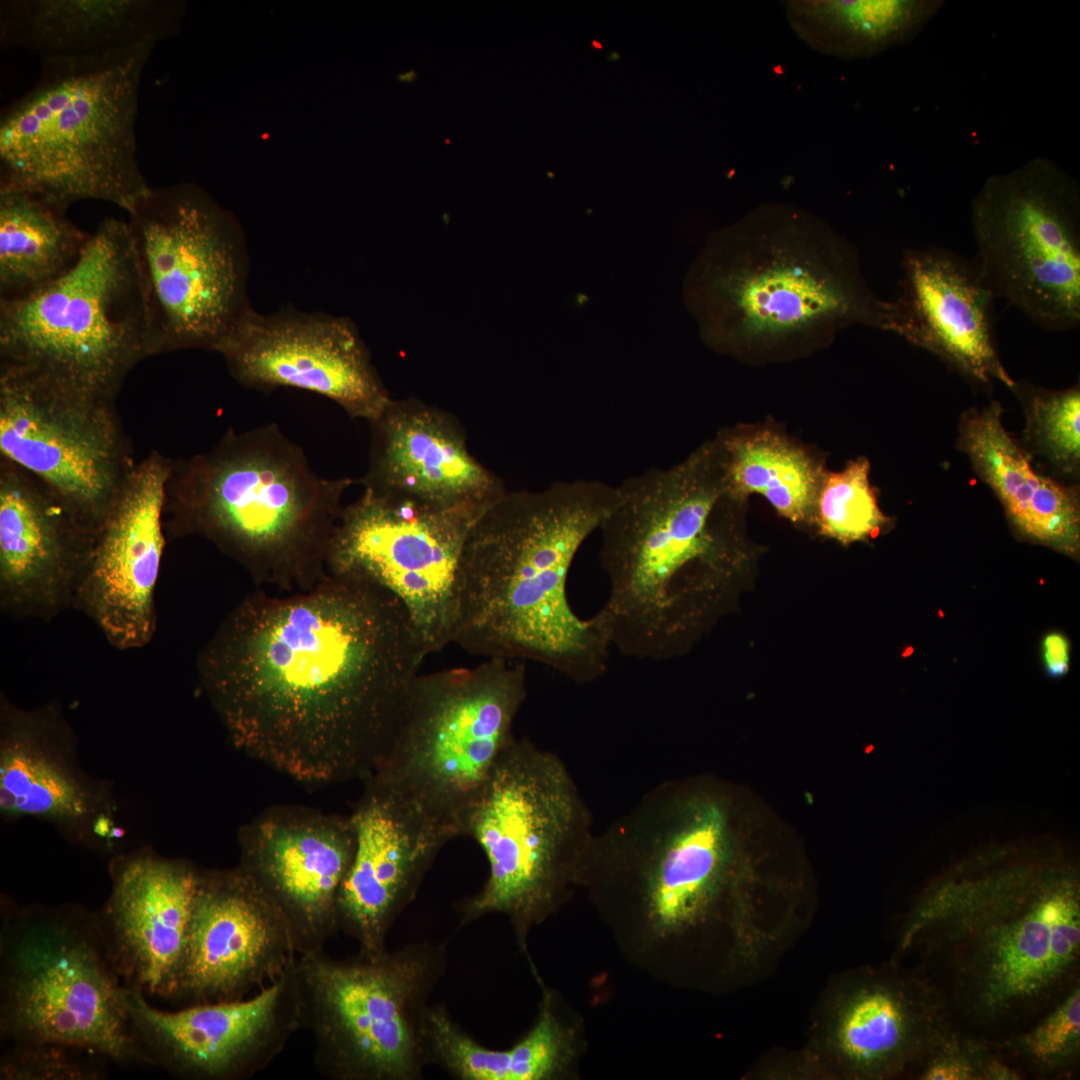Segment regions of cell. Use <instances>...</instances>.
Returning <instances> with one entry per match:
<instances>
[{
  "instance_id": "1",
  "label": "cell",
  "mask_w": 1080,
  "mask_h": 1080,
  "mask_svg": "<svg viewBox=\"0 0 1080 1080\" xmlns=\"http://www.w3.org/2000/svg\"><path fill=\"white\" fill-rule=\"evenodd\" d=\"M426 655L395 595L329 573L307 588L246 597L197 669L238 749L325 783L372 774Z\"/></svg>"
},
{
  "instance_id": "2",
  "label": "cell",
  "mask_w": 1080,
  "mask_h": 1080,
  "mask_svg": "<svg viewBox=\"0 0 1080 1080\" xmlns=\"http://www.w3.org/2000/svg\"><path fill=\"white\" fill-rule=\"evenodd\" d=\"M899 950L915 953L914 969L942 993L953 1019L1020 1033L1078 985L1076 873L1024 864L944 884L908 914Z\"/></svg>"
},
{
  "instance_id": "3",
  "label": "cell",
  "mask_w": 1080,
  "mask_h": 1080,
  "mask_svg": "<svg viewBox=\"0 0 1080 1080\" xmlns=\"http://www.w3.org/2000/svg\"><path fill=\"white\" fill-rule=\"evenodd\" d=\"M599 480L505 492L472 524L458 563L452 643L487 659L530 660L577 684L607 669L593 617L567 597L573 560L619 502Z\"/></svg>"
},
{
  "instance_id": "4",
  "label": "cell",
  "mask_w": 1080,
  "mask_h": 1080,
  "mask_svg": "<svg viewBox=\"0 0 1080 1080\" xmlns=\"http://www.w3.org/2000/svg\"><path fill=\"white\" fill-rule=\"evenodd\" d=\"M682 292L702 341L745 361L812 352L846 328L881 323L883 300L855 245L819 216L779 202L711 233Z\"/></svg>"
},
{
  "instance_id": "5",
  "label": "cell",
  "mask_w": 1080,
  "mask_h": 1080,
  "mask_svg": "<svg viewBox=\"0 0 1080 1080\" xmlns=\"http://www.w3.org/2000/svg\"><path fill=\"white\" fill-rule=\"evenodd\" d=\"M601 528L609 595L593 616L610 647L666 661L690 643L740 563L721 455L708 441L669 468L617 485Z\"/></svg>"
},
{
  "instance_id": "6",
  "label": "cell",
  "mask_w": 1080,
  "mask_h": 1080,
  "mask_svg": "<svg viewBox=\"0 0 1080 1080\" xmlns=\"http://www.w3.org/2000/svg\"><path fill=\"white\" fill-rule=\"evenodd\" d=\"M355 482L318 475L276 423L230 429L210 450L172 461L168 529L203 536L259 583L307 588L329 574L342 498Z\"/></svg>"
},
{
  "instance_id": "7",
  "label": "cell",
  "mask_w": 1080,
  "mask_h": 1080,
  "mask_svg": "<svg viewBox=\"0 0 1080 1080\" xmlns=\"http://www.w3.org/2000/svg\"><path fill=\"white\" fill-rule=\"evenodd\" d=\"M709 785L668 781L595 834L586 867L622 884L657 932L692 929L722 910L743 962L763 963L783 945L785 912L752 898L736 847L731 807Z\"/></svg>"
},
{
  "instance_id": "8",
  "label": "cell",
  "mask_w": 1080,
  "mask_h": 1080,
  "mask_svg": "<svg viewBox=\"0 0 1080 1080\" xmlns=\"http://www.w3.org/2000/svg\"><path fill=\"white\" fill-rule=\"evenodd\" d=\"M154 48L88 68H48L0 120V192L67 211L111 203L128 215L146 197L137 160L139 89Z\"/></svg>"
},
{
  "instance_id": "9",
  "label": "cell",
  "mask_w": 1080,
  "mask_h": 1080,
  "mask_svg": "<svg viewBox=\"0 0 1080 1080\" xmlns=\"http://www.w3.org/2000/svg\"><path fill=\"white\" fill-rule=\"evenodd\" d=\"M152 355L148 300L126 221L104 218L60 278L0 301V365L115 400L129 372Z\"/></svg>"
},
{
  "instance_id": "10",
  "label": "cell",
  "mask_w": 1080,
  "mask_h": 1080,
  "mask_svg": "<svg viewBox=\"0 0 1080 1080\" xmlns=\"http://www.w3.org/2000/svg\"><path fill=\"white\" fill-rule=\"evenodd\" d=\"M97 913L75 904L5 912L0 1031L13 1044L61 1043L145 1063Z\"/></svg>"
},
{
  "instance_id": "11",
  "label": "cell",
  "mask_w": 1080,
  "mask_h": 1080,
  "mask_svg": "<svg viewBox=\"0 0 1080 1080\" xmlns=\"http://www.w3.org/2000/svg\"><path fill=\"white\" fill-rule=\"evenodd\" d=\"M594 835L563 761L515 737L464 820L462 836L480 846L489 874L461 905L462 922L500 913L521 933L583 876Z\"/></svg>"
},
{
  "instance_id": "12",
  "label": "cell",
  "mask_w": 1080,
  "mask_h": 1080,
  "mask_svg": "<svg viewBox=\"0 0 1080 1080\" xmlns=\"http://www.w3.org/2000/svg\"><path fill=\"white\" fill-rule=\"evenodd\" d=\"M446 948L420 942L377 955L333 959L324 950L295 963L301 1028L314 1064L330 1080H417L429 1062L427 998Z\"/></svg>"
},
{
  "instance_id": "13",
  "label": "cell",
  "mask_w": 1080,
  "mask_h": 1080,
  "mask_svg": "<svg viewBox=\"0 0 1080 1080\" xmlns=\"http://www.w3.org/2000/svg\"><path fill=\"white\" fill-rule=\"evenodd\" d=\"M487 659L418 674L370 777L420 802L462 836L526 697L525 666ZM369 777V776H368Z\"/></svg>"
},
{
  "instance_id": "14",
  "label": "cell",
  "mask_w": 1080,
  "mask_h": 1080,
  "mask_svg": "<svg viewBox=\"0 0 1080 1080\" xmlns=\"http://www.w3.org/2000/svg\"><path fill=\"white\" fill-rule=\"evenodd\" d=\"M144 280L155 354L216 352L251 308L244 236L204 191L151 188L129 215Z\"/></svg>"
},
{
  "instance_id": "15",
  "label": "cell",
  "mask_w": 1080,
  "mask_h": 1080,
  "mask_svg": "<svg viewBox=\"0 0 1080 1080\" xmlns=\"http://www.w3.org/2000/svg\"><path fill=\"white\" fill-rule=\"evenodd\" d=\"M976 263L996 297L1052 331L1080 324V185L1053 160L990 175L971 202Z\"/></svg>"
},
{
  "instance_id": "16",
  "label": "cell",
  "mask_w": 1080,
  "mask_h": 1080,
  "mask_svg": "<svg viewBox=\"0 0 1080 1080\" xmlns=\"http://www.w3.org/2000/svg\"><path fill=\"white\" fill-rule=\"evenodd\" d=\"M0 452L96 530L134 469L114 400L0 365Z\"/></svg>"
},
{
  "instance_id": "17",
  "label": "cell",
  "mask_w": 1080,
  "mask_h": 1080,
  "mask_svg": "<svg viewBox=\"0 0 1080 1080\" xmlns=\"http://www.w3.org/2000/svg\"><path fill=\"white\" fill-rule=\"evenodd\" d=\"M485 509H440L364 488L345 505L329 573L376 583L397 597L427 654L452 643L458 563Z\"/></svg>"
},
{
  "instance_id": "18",
  "label": "cell",
  "mask_w": 1080,
  "mask_h": 1080,
  "mask_svg": "<svg viewBox=\"0 0 1080 1080\" xmlns=\"http://www.w3.org/2000/svg\"><path fill=\"white\" fill-rule=\"evenodd\" d=\"M953 1020L942 993L915 969L863 967L825 991L802 1054L813 1075L891 1079L921 1067Z\"/></svg>"
},
{
  "instance_id": "19",
  "label": "cell",
  "mask_w": 1080,
  "mask_h": 1080,
  "mask_svg": "<svg viewBox=\"0 0 1080 1080\" xmlns=\"http://www.w3.org/2000/svg\"><path fill=\"white\" fill-rule=\"evenodd\" d=\"M216 352L223 356L230 375L245 387L313 392L368 423L392 399L348 317L293 307L263 314L251 307Z\"/></svg>"
},
{
  "instance_id": "20",
  "label": "cell",
  "mask_w": 1080,
  "mask_h": 1080,
  "mask_svg": "<svg viewBox=\"0 0 1080 1080\" xmlns=\"http://www.w3.org/2000/svg\"><path fill=\"white\" fill-rule=\"evenodd\" d=\"M295 963L253 997L177 1011L155 1008L127 988L145 1063L188 1080H247L262 1071L301 1028Z\"/></svg>"
},
{
  "instance_id": "21",
  "label": "cell",
  "mask_w": 1080,
  "mask_h": 1080,
  "mask_svg": "<svg viewBox=\"0 0 1080 1080\" xmlns=\"http://www.w3.org/2000/svg\"><path fill=\"white\" fill-rule=\"evenodd\" d=\"M290 926L240 867L200 870L171 1000L187 1006L244 999L297 960Z\"/></svg>"
},
{
  "instance_id": "22",
  "label": "cell",
  "mask_w": 1080,
  "mask_h": 1080,
  "mask_svg": "<svg viewBox=\"0 0 1080 1080\" xmlns=\"http://www.w3.org/2000/svg\"><path fill=\"white\" fill-rule=\"evenodd\" d=\"M172 460L136 463L94 531L73 606L117 649L140 648L155 633L154 592L165 546L166 485Z\"/></svg>"
},
{
  "instance_id": "23",
  "label": "cell",
  "mask_w": 1080,
  "mask_h": 1080,
  "mask_svg": "<svg viewBox=\"0 0 1080 1080\" xmlns=\"http://www.w3.org/2000/svg\"><path fill=\"white\" fill-rule=\"evenodd\" d=\"M77 736L57 704L23 709L0 702V813L33 818L89 847L111 845L117 804L107 781L81 766Z\"/></svg>"
},
{
  "instance_id": "24",
  "label": "cell",
  "mask_w": 1080,
  "mask_h": 1080,
  "mask_svg": "<svg viewBox=\"0 0 1080 1080\" xmlns=\"http://www.w3.org/2000/svg\"><path fill=\"white\" fill-rule=\"evenodd\" d=\"M350 816L355 851L337 897L339 929L359 952L386 950V936L457 830L420 802L372 777Z\"/></svg>"
},
{
  "instance_id": "25",
  "label": "cell",
  "mask_w": 1080,
  "mask_h": 1080,
  "mask_svg": "<svg viewBox=\"0 0 1080 1080\" xmlns=\"http://www.w3.org/2000/svg\"><path fill=\"white\" fill-rule=\"evenodd\" d=\"M355 851L349 818L272 812L241 837L240 867L286 918L298 956L324 950L339 929L337 897Z\"/></svg>"
},
{
  "instance_id": "26",
  "label": "cell",
  "mask_w": 1080,
  "mask_h": 1080,
  "mask_svg": "<svg viewBox=\"0 0 1080 1080\" xmlns=\"http://www.w3.org/2000/svg\"><path fill=\"white\" fill-rule=\"evenodd\" d=\"M899 292L882 301L880 330L925 349L983 384L1014 389L993 334V289L975 260L951 250L907 249Z\"/></svg>"
},
{
  "instance_id": "27",
  "label": "cell",
  "mask_w": 1080,
  "mask_h": 1080,
  "mask_svg": "<svg viewBox=\"0 0 1080 1080\" xmlns=\"http://www.w3.org/2000/svg\"><path fill=\"white\" fill-rule=\"evenodd\" d=\"M199 869L152 850L110 864L111 892L98 919L126 988L172 999L184 956Z\"/></svg>"
},
{
  "instance_id": "28",
  "label": "cell",
  "mask_w": 1080,
  "mask_h": 1080,
  "mask_svg": "<svg viewBox=\"0 0 1080 1080\" xmlns=\"http://www.w3.org/2000/svg\"><path fill=\"white\" fill-rule=\"evenodd\" d=\"M94 531L38 479L1 458V609L51 619L73 606Z\"/></svg>"
},
{
  "instance_id": "29",
  "label": "cell",
  "mask_w": 1080,
  "mask_h": 1080,
  "mask_svg": "<svg viewBox=\"0 0 1080 1080\" xmlns=\"http://www.w3.org/2000/svg\"><path fill=\"white\" fill-rule=\"evenodd\" d=\"M369 425L364 488L440 509H486L506 492L469 451L461 425L435 406L391 399Z\"/></svg>"
},
{
  "instance_id": "30",
  "label": "cell",
  "mask_w": 1080,
  "mask_h": 1080,
  "mask_svg": "<svg viewBox=\"0 0 1080 1080\" xmlns=\"http://www.w3.org/2000/svg\"><path fill=\"white\" fill-rule=\"evenodd\" d=\"M181 12L167 0H2L0 43L37 55L42 67L88 68L154 48Z\"/></svg>"
},
{
  "instance_id": "31",
  "label": "cell",
  "mask_w": 1080,
  "mask_h": 1080,
  "mask_svg": "<svg viewBox=\"0 0 1080 1080\" xmlns=\"http://www.w3.org/2000/svg\"><path fill=\"white\" fill-rule=\"evenodd\" d=\"M1002 406L992 401L966 412L958 447L994 491L1012 523L1026 536L1066 553L1079 546V501L1074 488L1041 475L1007 432Z\"/></svg>"
},
{
  "instance_id": "32",
  "label": "cell",
  "mask_w": 1080,
  "mask_h": 1080,
  "mask_svg": "<svg viewBox=\"0 0 1080 1080\" xmlns=\"http://www.w3.org/2000/svg\"><path fill=\"white\" fill-rule=\"evenodd\" d=\"M720 451L726 487L745 503L763 496L793 523L813 522L821 479L826 470L806 449L764 427L736 426L714 439Z\"/></svg>"
},
{
  "instance_id": "33",
  "label": "cell",
  "mask_w": 1080,
  "mask_h": 1080,
  "mask_svg": "<svg viewBox=\"0 0 1080 1080\" xmlns=\"http://www.w3.org/2000/svg\"><path fill=\"white\" fill-rule=\"evenodd\" d=\"M941 0L786 1L793 30L813 49L844 59L875 56L913 40Z\"/></svg>"
},
{
  "instance_id": "34",
  "label": "cell",
  "mask_w": 1080,
  "mask_h": 1080,
  "mask_svg": "<svg viewBox=\"0 0 1080 1080\" xmlns=\"http://www.w3.org/2000/svg\"><path fill=\"white\" fill-rule=\"evenodd\" d=\"M66 210L21 192H0V301L27 297L65 274L89 238Z\"/></svg>"
},
{
  "instance_id": "35",
  "label": "cell",
  "mask_w": 1080,
  "mask_h": 1080,
  "mask_svg": "<svg viewBox=\"0 0 1080 1080\" xmlns=\"http://www.w3.org/2000/svg\"><path fill=\"white\" fill-rule=\"evenodd\" d=\"M424 1038L428 1060L461 1080L551 1079L571 1053L568 1035L548 1005L530 1032L507 1050L483 1047L439 1006L427 1009Z\"/></svg>"
},
{
  "instance_id": "36",
  "label": "cell",
  "mask_w": 1080,
  "mask_h": 1080,
  "mask_svg": "<svg viewBox=\"0 0 1080 1080\" xmlns=\"http://www.w3.org/2000/svg\"><path fill=\"white\" fill-rule=\"evenodd\" d=\"M870 463L859 457L840 471H825L817 492L813 522L820 534L842 544L865 540L886 522L869 480Z\"/></svg>"
},
{
  "instance_id": "37",
  "label": "cell",
  "mask_w": 1080,
  "mask_h": 1080,
  "mask_svg": "<svg viewBox=\"0 0 1080 1080\" xmlns=\"http://www.w3.org/2000/svg\"><path fill=\"white\" fill-rule=\"evenodd\" d=\"M1039 1076H1061L1080 1052V987L1075 985L1034 1027L994 1042Z\"/></svg>"
},
{
  "instance_id": "38",
  "label": "cell",
  "mask_w": 1080,
  "mask_h": 1080,
  "mask_svg": "<svg viewBox=\"0 0 1080 1080\" xmlns=\"http://www.w3.org/2000/svg\"><path fill=\"white\" fill-rule=\"evenodd\" d=\"M105 1058L61 1043L13 1044L0 1061L2 1080H99Z\"/></svg>"
},
{
  "instance_id": "39",
  "label": "cell",
  "mask_w": 1080,
  "mask_h": 1080,
  "mask_svg": "<svg viewBox=\"0 0 1080 1080\" xmlns=\"http://www.w3.org/2000/svg\"><path fill=\"white\" fill-rule=\"evenodd\" d=\"M993 1041L965 1035L953 1029L945 1041L925 1060L918 1079L922 1080H1018L1020 1070L992 1052Z\"/></svg>"
},
{
  "instance_id": "40",
  "label": "cell",
  "mask_w": 1080,
  "mask_h": 1080,
  "mask_svg": "<svg viewBox=\"0 0 1080 1080\" xmlns=\"http://www.w3.org/2000/svg\"><path fill=\"white\" fill-rule=\"evenodd\" d=\"M1030 425L1051 460L1075 470L1080 458V391H1034L1029 403Z\"/></svg>"
},
{
  "instance_id": "41",
  "label": "cell",
  "mask_w": 1080,
  "mask_h": 1080,
  "mask_svg": "<svg viewBox=\"0 0 1080 1080\" xmlns=\"http://www.w3.org/2000/svg\"><path fill=\"white\" fill-rule=\"evenodd\" d=\"M1043 659L1051 677H1061L1069 670V643L1064 635L1053 632L1043 640Z\"/></svg>"
},
{
  "instance_id": "42",
  "label": "cell",
  "mask_w": 1080,
  "mask_h": 1080,
  "mask_svg": "<svg viewBox=\"0 0 1080 1080\" xmlns=\"http://www.w3.org/2000/svg\"><path fill=\"white\" fill-rule=\"evenodd\" d=\"M417 76H418V73H417V71H416V70H415V69L413 68V69H411V70H410L409 72H407V73H404V74H400V75H398V76H397V79H398L399 81H401V82H407V83H412V82H414V81H415V80L417 79Z\"/></svg>"
}]
</instances>
